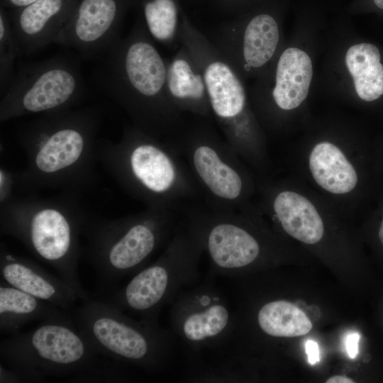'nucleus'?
<instances>
[{
    "instance_id": "obj_6",
    "label": "nucleus",
    "mask_w": 383,
    "mask_h": 383,
    "mask_svg": "<svg viewBox=\"0 0 383 383\" xmlns=\"http://www.w3.org/2000/svg\"><path fill=\"white\" fill-rule=\"evenodd\" d=\"M180 218L177 209L150 206L116 219L90 214L82 255L95 272L97 290L109 294L118 282L145 267L168 243Z\"/></svg>"
},
{
    "instance_id": "obj_33",
    "label": "nucleus",
    "mask_w": 383,
    "mask_h": 383,
    "mask_svg": "<svg viewBox=\"0 0 383 383\" xmlns=\"http://www.w3.org/2000/svg\"><path fill=\"white\" fill-rule=\"evenodd\" d=\"M379 148L380 152H381V153H382V156H383V145H381V146H379Z\"/></svg>"
},
{
    "instance_id": "obj_21",
    "label": "nucleus",
    "mask_w": 383,
    "mask_h": 383,
    "mask_svg": "<svg viewBox=\"0 0 383 383\" xmlns=\"http://www.w3.org/2000/svg\"><path fill=\"white\" fill-rule=\"evenodd\" d=\"M380 52L373 44L362 43L347 51L345 62L355 91L364 101H374L383 95V65Z\"/></svg>"
},
{
    "instance_id": "obj_24",
    "label": "nucleus",
    "mask_w": 383,
    "mask_h": 383,
    "mask_svg": "<svg viewBox=\"0 0 383 383\" xmlns=\"http://www.w3.org/2000/svg\"><path fill=\"white\" fill-rule=\"evenodd\" d=\"M20 55V48L13 33L11 23L1 12L0 82L1 94L7 89L13 78V67L14 60Z\"/></svg>"
},
{
    "instance_id": "obj_30",
    "label": "nucleus",
    "mask_w": 383,
    "mask_h": 383,
    "mask_svg": "<svg viewBox=\"0 0 383 383\" xmlns=\"http://www.w3.org/2000/svg\"><path fill=\"white\" fill-rule=\"evenodd\" d=\"M7 1L10 4L13 5L14 6L22 8V7L28 6L38 0H7Z\"/></svg>"
},
{
    "instance_id": "obj_9",
    "label": "nucleus",
    "mask_w": 383,
    "mask_h": 383,
    "mask_svg": "<svg viewBox=\"0 0 383 383\" xmlns=\"http://www.w3.org/2000/svg\"><path fill=\"white\" fill-rule=\"evenodd\" d=\"M70 313L100 357L150 372L162 371L170 362L174 338L157 323L134 319L101 298L83 301Z\"/></svg>"
},
{
    "instance_id": "obj_15",
    "label": "nucleus",
    "mask_w": 383,
    "mask_h": 383,
    "mask_svg": "<svg viewBox=\"0 0 383 383\" xmlns=\"http://www.w3.org/2000/svg\"><path fill=\"white\" fill-rule=\"evenodd\" d=\"M209 38L242 77L272 60L279 45V29L272 15L262 13L248 21L225 23Z\"/></svg>"
},
{
    "instance_id": "obj_1",
    "label": "nucleus",
    "mask_w": 383,
    "mask_h": 383,
    "mask_svg": "<svg viewBox=\"0 0 383 383\" xmlns=\"http://www.w3.org/2000/svg\"><path fill=\"white\" fill-rule=\"evenodd\" d=\"M101 115L94 107L40 114L18 131L26 165L14 172L21 194L52 189L82 195L96 181L94 165Z\"/></svg>"
},
{
    "instance_id": "obj_10",
    "label": "nucleus",
    "mask_w": 383,
    "mask_h": 383,
    "mask_svg": "<svg viewBox=\"0 0 383 383\" xmlns=\"http://www.w3.org/2000/svg\"><path fill=\"white\" fill-rule=\"evenodd\" d=\"M166 140L185 162L205 206L236 211L253 202L257 175L210 121L179 131Z\"/></svg>"
},
{
    "instance_id": "obj_22",
    "label": "nucleus",
    "mask_w": 383,
    "mask_h": 383,
    "mask_svg": "<svg viewBox=\"0 0 383 383\" xmlns=\"http://www.w3.org/2000/svg\"><path fill=\"white\" fill-rule=\"evenodd\" d=\"M256 324L260 331L271 338H292L307 334L312 323L296 305L283 299L267 301L257 309Z\"/></svg>"
},
{
    "instance_id": "obj_8",
    "label": "nucleus",
    "mask_w": 383,
    "mask_h": 383,
    "mask_svg": "<svg viewBox=\"0 0 383 383\" xmlns=\"http://www.w3.org/2000/svg\"><path fill=\"white\" fill-rule=\"evenodd\" d=\"M300 177L341 213L362 209L381 191L383 156L378 148L316 138L298 150Z\"/></svg>"
},
{
    "instance_id": "obj_16",
    "label": "nucleus",
    "mask_w": 383,
    "mask_h": 383,
    "mask_svg": "<svg viewBox=\"0 0 383 383\" xmlns=\"http://www.w3.org/2000/svg\"><path fill=\"white\" fill-rule=\"evenodd\" d=\"M1 279L8 284L71 312L79 299L74 289L35 262L11 252L0 245Z\"/></svg>"
},
{
    "instance_id": "obj_29",
    "label": "nucleus",
    "mask_w": 383,
    "mask_h": 383,
    "mask_svg": "<svg viewBox=\"0 0 383 383\" xmlns=\"http://www.w3.org/2000/svg\"><path fill=\"white\" fill-rule=\"evenodd\" d=\"M326 383H353L355 381H353L352 379L343 376V375H335L330 378H328L326 381Z\"/></svg>"
},
{
    "instance_id": "obj_32",
    "label": "nucleus",
    "mask_w": 383,
    "mask_h": 383,
    "mask_svg": "<svg viewBox=\"0 0 383 383\" xmlns=\"http://www.w3.org/2000/svg\"><path fill=\"white\" fill-rule=\"evenodd\" d=\"M233 0H225V3H226L228 6H231L233 3Z\"/></svg>"
},
{
    "instance_id": "obj_14",
    "label": "nucleus",
    "mask_w": 383,
    "mask_h": 383,
    "mask_svg": "<svg viewBox=\"0 0 383 383\" xmlns=\"http://www.w3.org/2000/svg\"><path fill=\"white\" fill-rule=\"evenodd\" d=\"M84 84L79 63L56 56L26 64L14 74L0 102V121L30 114L74 109L82 99Z\"/></svg>"
},
{
    "instance_id": "obj_27",
    "label": "nucleus",
    "mask_w": 383,
    "mask_h": 383,
    "mask_svg": "<svg viewBox=\"0 0 383 383\" xmlns=\"http://www.w3.org/2000/svg\"><path fill=\"white\" fill-rule=\"evenodd\" d=\"M360 334L356 332L349 333L345 338V349L350 358H355L358 353Z\"/></svg>"
},
{
    "instance_id": "obj_2",
    "label": "nucleus",
    "mask_w": 383,
    "mask_h": 383,
    "mask_svg": "<svg viewBox=\"0 0 383 383\" xmlns=\"http://www.w3.org/2000/svg\"><path fill=\"white\" fill-rule=\"evenodd\" d=\"M99 57V84L128 115L133 126L162 140L180 131L182 113L166 88L167 60L143 23L135 24L126 37H119Z\"/></svg>"
},
{
    "instance_id": "obj_19",
    "label": "nucleus",
    "mask_w": 383,
    "mask_h": 383,
    "mask_svg": "<svg viewBox=\"0 0 383 383\" xmlns=\"http://www.w3.org/2000/svg\"><path fill=\"white\" fill-rule=\"evenodd\" d=\"M65 0H38L22 7L11 26L21 55L38 51L55 39L71 16Z\"/></svg>"
},
{
    "instance_id": "obj_17",
    "label": "nucleus",
    "mask_w": 383,
    "mask_h": 383,
    "mask_svg": "<svg viewBox=\"0 0 383 383\" xmlns=\"http://www.w3.org/2000/svg\"><path fill=\"white\" fill-rule=\"evenodd\" d=\"M312 74L308 54L296 48H287L277 63L269 103L258 109L260 116L272 124L279 113L298 109L308 96Z\"/></svg>"
},
{
    "instance_id": "obj_26",
    "label": "nucleus",
    "mask_w": 383,
    "mask_h": 383,
    "mask_svg": "<svg viewBox=\"0 0 383 383\" xmlns=\"http://www.w3.org/2000/svg\"><path fill=\"white\" fill-rule=\"evenodd\" d=\"M373 210V217L378 223L377 238L383 247V189H381L377 196V202Z\"/></svg>"
},
{
    "instance_id": "obj_31",
    "label": "nucleus",
    "mask_w": 383,
    "mask_h": 383,
    "mask_svg": "<svg viewBox=\"0 0 383 383\" xmlns=\"http://www.w3.org/2000/svg\"><path fill=\"white\" fill-rule=\"evenodd\" d=\"M374 3L378 8L383 9V0H374Z\"/></svg>"
},
{
    "instance_id": "obj_18",
    "label": "nucleus",
    "mask_w": 383,
    "mask_h": 383,
    "mask_svg": "<svg viewBox=\"0 0 383 383\" xmlns=\"http://www.w3.org/2000/svg\"><path fill=\"white\" fill-rule=\"evenodd\" d=\"M166 88L172 102L182 113L204 118L211 116L201 69L191 51L182 44L172 59L167 60Z\"/></svg>"
},
{
    "instance_id": "obj_28",
    "label": "nucleus",
    "mask_w": 383,
    "mask_h": 383,
    "mask_svg": "<svg viewBox=\"0 0 383 383\" xmlns=\"http://www.w3.org/2000/svg\"><path fill=\"white\" fill-rule=\"evenodd\" d=\"M305 350L309 364L314 365L319 361V350L316 342L308 340L305 343Z\"/></svg>"
},
{
    "instance_id": "obj_20",
    "label": "nucleus",
    "mask_w": 383,
    "mask_h": 383,
    "mask_svg": "<svg viewBox=\"0 0 383 383\" xmlns=\"http://www.w3.org/2000/svg\"><path fill=\"white\" fill-rule=\"evenodd\" d=\"M70 312L0 281V332L14 335L26 324L70 316Z\"/></svg>"
},
{
    "instance_id": "obj_5",
    "label": "nucleus",
    "mask_w": 383,
    "mask_h": 383,
    "mask_svg": "<svg viewBox=\"0 0 383 383\" xmlns=\"http://www.w3.org/2000/svg\"><path fill=\"white\" fill-rule=\"evenodd\" d=\"M179 41L201 69L211 116L222 136L257 176H266L271 162L266 140L251 110L241 76L213 44L182 14Z\"/></svg>"
},
{
    "instance_id": "obj_11",
    "label": "nucleus",
    "mask_w": 383,
    "mask_h": 383,
    "mask_svg": "<svg viewBox=\"0 0 383 383\" xmlns=\"http://www.w3.org/2000/svg\"><path fill=\"white\" fill-rule=\"evenodd\" d=\"M204 250L182 216L157 260L133 274L119 289L103 297L123 311L157 323L162 309L185 288L200 282L199 265Z\"/></svg>"
},
{
    "instance_id": "obj_25",
    "label": "nucleus",
    "mask_w": 383,
    "mask_h": 383,
    "mask_svg": "<svg viewBox=\"0 0 383 383\" xmlns=\"http://www.w3.org/2000/svg\"><path fill=\"white\" fill-rule=\"evenodd\" d=\"M16 179L14 172L1 167L0 169V204H2L14 194Z\"/></svg>"
},
{
    "instance_id": "obj_23",
    "label": "nucleus",
    "mask_w": 383,
    "mask_h": 383,
    "mask_svg": "<svg viewBox=\"0 0 383 383\" xmlns=\"http://www.w3.org/2000/svg\"><path fill=\"white\" fill-rule=\"evenodd\" d=\"M145 26L151 38L166 46L179 43L182 20L177 0H143Z\"/></svg>"
},
{
    "instance_id": "obj_13",
    "label": "nucleus",
    "mask_w": 383,
    "mask_h": 383,
    "mask_svg": "<svg viewBox=\"0 0 383 383\" xmlns=\"http://www.w3.org/2000/svg\"><path fill=\"white\" fill-rule=\"evenodd\" d=\"M210 274L211 280L185 288L170 304V331L181 344L189 367L200 362L206 352L220 355L235 326V313Z\"/></svg>"
},
{
    "instance_id": "obj_3",
    "label": "nucleus",
    "mask_w": 383,
    "mask_h": 383,
    "mask_svg": "<svg viewBox=\"0 0 383 383\" xmlns=\"http://www.w3.org/2000/svg\"><path fill=\"white\" fill-rule=\"evenodd\" d=\"M80 195L60 192L52 196L13 195L0 204V231L19 240L36 259L53 268L71 286L80 301L91 297L82 287L79 260L90 213Z\"/></svg>"
},
{
    "instance_id": "obj_4",
    "label": "nucleus",
    "mask_w": 383,
    "mask_h": 383,
    "mask_svg": "<svg viewBox=\"0 0 383 383\" xmlns=\"http://www.w3.org/2000/svg\"><path fill=\"white\" fill-rule=\"evenodd\" d=\"M95 155L121 188L147 206L178 210L201 199L188 167L171 144L133 125L123 129L118 142L97 139Z\"/></svg>"
},
{
    "instance_id": "obj_7",
    "label": "nucleus",
    "mask_w": 383,
    "mask_h": 383,
    "mask_svg": "<svg viewBox=\"0 0 383 383\" xmlns=\"http://www.w3.org/2000/svg\"><path fill=\"white\" fill-rule=\"evenodd\" d=\"M179 211L207 255L213 275L240 277L279 251L274 235L254 202L240 210L223 211L191 201Z\"/></svg>"
},
{
    "instance_id": "obj_12",
    "label": "nucleus",
    "mask_w": 383,
    "mask_h": 383,
    "mask_svg": "<svg viewBox=\"0 0 383 383\" xmlns=\"http://www.w3.org/2000/svg\"><path fill=\"white\" fill-rule=\"evenodd\" d=\"M0 357L12 369L16 382H42L50 375L82 374L101 361L71 315L43 321L28 332L2 340Z\"/></svg>"
}]
</instances>
